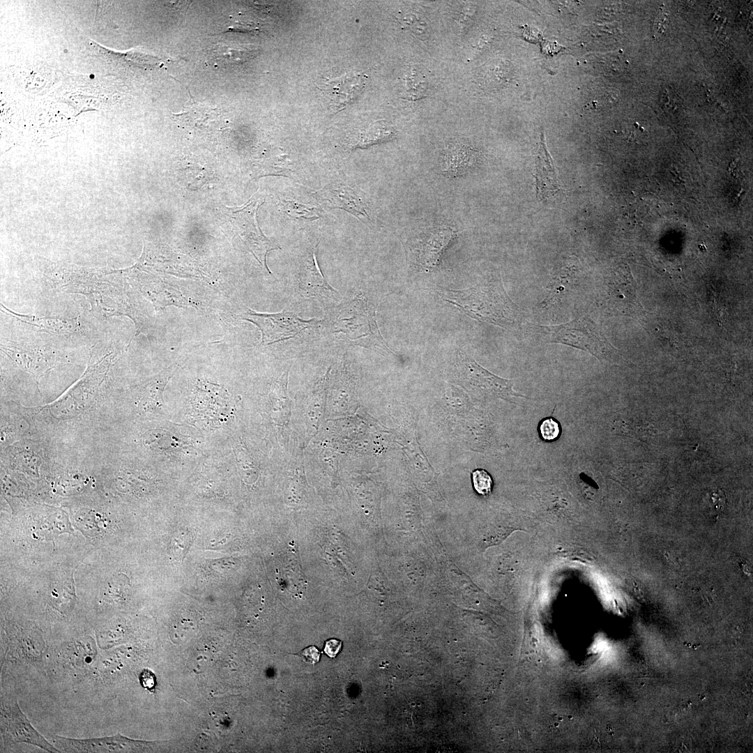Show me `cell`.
<instances>
[{"label":"cell","mask_w":753,"mask_h":753,"mask_svg":"<svg viewBox=\"0 0 753 753\" xmlns=\"http://www.w3.org/2000/svg\"><path fill=\"white\" fill-rule=\"evenodd\" d=\"M109 275V272L65 271L53 280V284L61 291L84 295L96 317L126 315L134 321L138 332L147 333L152 328L151 317L130 289Z\"/></svg>","instance_id":"6da1fadb"},{"label":"cell","mask_w":753,"mask_h":753,"mask_svg":"<svg viewBox=\"0 0 753 753\" xmlns=\"http://www.w3.org/2000/svg\"><path fill=\"white\" fill-rule=\"evenodd\" d=\"M436 292L443 301L479 321L508 330L519 328L523 321L520 308L509 297L501 279L463 290L440 288Z\"/></svg>","instance_id":"7a4b0ae2"},{"label":"cell","mask_w":753,"mask_h":753,"mask_svg":"<svg viewBox=\"0 0 753 753\" xmlns=\"http://www.w3.org/2000/svg\"><path fill=\"white\" fill-rule=\"evenodd\" d=\"M527 328L529 333L542 343H557L572 347L588 352L599 360L610 358L616 351L588 316H582L560 325L528 324Z\"/></svg>","instance_id":"3957f363"},{"label":"cell","mask_w":753,"mask_h":753,"mask_svg":"<svg viewBox=\"0 0 753 753\" xmlns=\"http://www.w3.org/2000/svg\"><path fill=\"white\" fill-rule=\"evenodd\" d=\"M334 333H343L351 343L391 352L376 320L374 305L365 298H357L341 305L333 314Z\"/></svg>","instance_id":"277c9868"},{"label":"cell","mask_w":753,"mask_h":753,"mask_svg":"<svg viewBox=\"0 0 753 753\" xmlns=\"http://www.w3.org/2000/svg\"><path fill=\"white\" fill-rule=\"evenodd\" d=\"M455 366L462 381L483 396L512 402L516 397L531 399L513 390V380L494 375L462 350L456 352Z\"/></svg>","instance_id":"5b68a950"},{"label":"cell","mask_w":753,"mask_h":753,"mask_svg":"<svg viewBox=\"0 0 753 753\" xmlns=\"http://www.w3.org/2000/svg\"><path fill=\"white\" fill-rule=\"evenodd\" d=\"M1 733L6 745L26 743L51 753L61 752L50 743L32 726L21 710L15 697L7 696L1 698Z\"/></svg>","instance_id":"8992f818"},{"label":"cell","mask_w":753,"mask_h":753,"mask_svg":"<svg viewBox=\"0 0 753 753\" xmlns=\"http://www.w3.org/2000/svg\"><path fill=\"white\" fill-rule=\"evenodd\" d=\"M607 307L614 314L637 317L644 315L638 298L634 280L628 266L618 264L605 280Z\"/></svg>","instance_id":"52a82bcc"},{"label":"cell","mask_w":753,"mask_h":753,"mask_svg":"<svg viewBox=\"0 0 753 753\" xmlns=\"http://www.w3.org/2000/svg\"><path fill=\"white\" fill-rule=\"evenodd\" d=\"M54 743L65 752H140L152 750L160 742L137 740L118 733L112 736L75 739L54 736Z\"/></svg>","instance_id":"ba28073f"},{"label":"cell","mask_w":753,"mask_h":753,"mask_svg":"<svg viewBox=\"0 0 753 753\" xmlns=\"http://www.w3.org/2000/svg\"><path fill=\"white\" fill-rule=\"evenodd\" d=\"M243 318L259 327L261 332V342L267 344L294 337L310 327L314 320H303L289 311L264 314L250 309L244 313Z\"/></svg>","instance_id":"9c48e42d"},{"label":"cell","mask_w":753,"mask_h":753,"mask_svg":"<svg viewBox=\"0 0 753 753\" xmlns=\"http://www.w3.org/2000/svg\"><path fill=\"white\" fill-rule=\"evenodd\" d=\"M457 231L442 225L430 229L418 241L416 248L418 264L424 270L434 269L450 243L456 237Z\"/></svg>","instance_id":"30bf717a"},{"label":"cell","mask_w":753,"mask_h":753,"mask_svg":"<svg viewBox=\"0 0 753 753\" xmlns=\"http://www.w3.org/2000/svg\"><path fill=\"white\" fill-rule=\"evenodd\" d=\"M317 193L333 208L351 213L367 225L372 224L369 201L365 195L359 190L339 186L336 188H324Z\"/></svg>","instance_id":"8fae6325"},{"label":"cell","mask_w":753,"mask_h":753,"mask_svg":"<svg viewBox=\"0 0 753 753\" xmlns=\"http://www.w3.org/2000/svg\"><path fill=\"white\" fill-rule=\"evenodd\" d=\"M367 76L361 73H345L326 81L321 90L328 96L333 110L345 108L361 93Z\"/></svg>","instance_id":"7c38bea8"},{"label":"cell","mask_w":753,"mask_h":753,"mask_svg":"<svg viewBox=\"0 0 753 753\" xmlns=\"http://www.w3.org/2000/svg\"><path fill=\"white\" fill-rule=\"evenodd\" d=\"M579 260L570 257L553 274L547 283L546 293L541 305L543 308H549L558 303L570 292L575 284L580 270Z\"/></svg>","instance_id":"4fadbf2b"},{"label":"cell","mask_w":753,"mask_h":753,"mask_svg":"<svg viewBox=\"0 0 753 753\" xmlns=\"http://www.w3.org/2000/svg\"><path fill=\"white\" fill-rule=\"evenodd\" d=\"M479 159V153L473 146L463 142H452L446 147L441 172L447 176H462L474 169Z\"/></svg>","instance_id":"5bb4252c"},{"label":"cell","mask_w":753,"mask_h":753,"mask_svg":"<svg viewBox=\"0 0 753 753\" xmlns=\"http://www.w3.org/2000/svg\"><path fill=\"white\" fill-rule=\"evenodd\" d=\"M535 188L540 200L553 197L561 189L556 170L544 141L541 137L535 160Z\"/></svg>","instance_id":"9a60e30c"},{"label":"cell","mask_w":753,"mask_h":753,"mask_svg":"<svg viewBox=\"0 0 753 753\" xmlns=\"http://www.w3.org/2000/svg\"><path fill=\"white\" fill-rule=\"evenodd\" d=\"M1 310L7 314L28 324L36 330L56 335H71L77 333L81 326L75 318L39 317L33 314H19L11 311L1 303Z\"/></svg>","instance_id":"2e32d148"},{"label":"cell","mask_w":753,"mask_h":753,"mask_svg":"<svg viewBox=\"0 0 753 753\" xmlns=\"http://www.w3.org/2000/svg\"><path fill=\"white\" fill-rule=\"evenodd\" d=\"M317 246L305 256L301 265L299 285L307 295L318 296L337 291L328 284L323 275L316 257Z\"/></svg>","instance_id":"e0dca14e"},{"label":"cell","mask_w":753,"mask_h":753,"mask_svg":"<svg viewBox=\"0 0 753 753\" xmlns=\"http://www.w3.org/2000/svg\"><path fill=\"white\" fill-rule=\"evenodd\" d=\"M396 136L393 128L387 122L379 121L353 132L349 139L351 149L365 148L371 145L390 141Z\"/></svg>","instance_id":"ac0fdd59"},{"label":"cell","mask_w":753,"mask_h":753,"mask_svg":"<svg viewBox=\"0 0 753 753\" xmlns=\"http://www.w3.org/2000/svg\"><path fill=\"white\" fill-rule=\"evenodd\" d=\"M405 97L411 100L426 96L427 84L419 73L412 70L405 79Z\"/></svg>","instance_id":"d6986e66"},{"label":"cell","mask_w":753,"mask_h":753,"mask_svg":"<svg viewBox=\"0 0 753 753\" xmlns=\"http://www.w3.org/2000/svg\"><path fill=\"white\" fill-rule=\"evenodd\" d=\"M396 18L418 37L423 39L428 37L427 24L419 15L415 13H401L396 15Z\"/></svg>","instance_id":"ffe728a7"},{"label":"cell","mask_w":753,"mask_h":753,"mask_svg":"<svg viewBox=\"0 0 753 753\" xmlns=\"http://www.w3.org/2000/svg\"><path fill=\"white\" fill-rule=\"evenodd\" d=\"M471 477L476 492L483 496H487L491 492L492 479L487 471L484 469H476L472 473Z\"/></svg>","instance_id":"44dd1931"},{"label":"cell","mask_w":753,"mask_h":753,"mask_svg":"<svg viewBox=\"0 0 753 753\" xmlns=\"http://www.w3.org/2000/svg\"><path fill=\"white\" fill-rule=\"evenodd\" d=\"M539 433L544 441H554L561 433L559 423L553 418H546L539 425Z\"/></svg>","instance_id":"7402d4cb"},{"label":"cell","mask_w":753,"mask_h":753,"mask_svg":"<svg viewBox=\"0 0 753 753\" xmlns=\"http://www.w3.org/2000/svg\"><path fill=\"white\" fill-rule=\"evenodd\" d=\"M300 656L305 662L314 664L319 660L320 653L315 646H310L307 648H304L300 653Z\"/></svg>","instance_id":"603a6c76"},{"label":"cell","mask_w":753,"mask_h":753,"mask_svg":"<svg viewBox=\"0 0 753 753\" xmlns=\"http://www.w3.org/2000/svg\"><path fill=\"white\" fill-rule=\"evenodd\" d=\"M342 642L336 639H330L325 642L324 652L330 657H335L342 648Z\"/></svg>","instance_id":"cb8c5ba5"},{"label":"cell","mask_w":753,"mask_h":753,"mask_svg":"<svg viewBox=\"0 0 753 753\" xmlns=\"http://www.w3.org/2000/svg\"><path fill=\"white\" fill-rule=\"evenodd\" d=\"M471 8H472L469 6L464 7L459 15L458 24L461 30H464L467 26L466 24H469V22L471 20L473 11Z\"/></svg>","instance_id":"d4e9b609"},{"label":"cell","mask_w":753,"mask_h":753,"mask_svg":"<svg viewBox=\"0 0 753 753\" xmlns=\"http://www.w3.org/2000/svg\"><path fill=\"white\" fill-rule=\"evenodd\" d=\"M141 683L144 687L151 690L155 685V679L153 673L150 671H144L141 674Z\"/></svg>","instance_id":"484cf974"},{"label":"cell","mask_w":753,"mask_h":753,"mask_svg":"<svg viewBox=\"0 0 753 753\" xmlns=\"http://www.w3.org/2000/svg\"><path fill=\"white\" fill-rule=\"evenodd\" d=\"M724 497H722V496L719 494H717V497H713V503H715V510L716 512H721L723 510L724 503Z\"/></svg>","instance_id":"4316f807"}]
</instances>
